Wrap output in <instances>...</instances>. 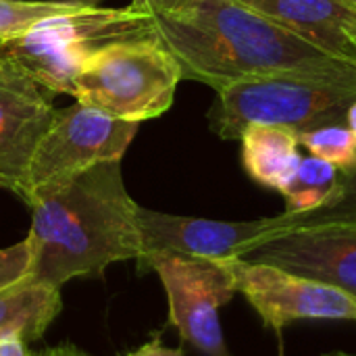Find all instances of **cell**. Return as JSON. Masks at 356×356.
Masks as SVG:
<instances>
[{
	"label": "cell",
	"mask_w": 356,
	"mask_h": 356,
	"mask_svg": "<svg viewBox=\"0 0 356 356\" xmlns=\"http://www.w3.org/2000/svg\"><path fill=\"white\" fill-rule=\"evenodd\" d=\"M29 275L52 288L138 261L140 204L127 194L121 161L98 163L38 194L29 204Z\"/></svg>",
	"instance_id": "6da1fadb"
},
{
	"label": "cell",
	"mask_w": 356,
	"mask_h": 356,
	"mask_svg": "<svg viewBox=\"0 0 356 356\" xmlns=\"http://www.w3.org/2000/svg\"><path fill=\"white\" fill-rule=\"evenodd\" d=\"M161 42L181 79L215 92L248 77L275 73L342 75L355 63L330 56L240 0H200L188 10L154 17Z\"/></svg>",
	"instance_id": "7a4b0ae2"
},
{
	"label": "cell",
	"mask_w": 356,
	"mask_h": 356,
	"mask_svg": "<svg viewBox=\"0 0 356 356\" xmlns=\"http://www.w3.org/2000/svg\"><path fill=\"white\" fill-rule=\"evenodd\" d=\"M159 38L154 17L129 6L96 2L42 19L0 42V54L19 65L44 90L69 94L77 69L108 46Z\"/></svg>",
	"instance_id": "3957f363"
},
{
	"label": "cell",
	"mask_w": 356,
	"mask_h": 356,
	"mask_svg": "<svg viewBox=\"0 0 356 356\" xmlns=\"http://www.w3.org/2000/svg\"><path fill=\"white\" fill-rule=\"evenodd\" d=\"M356 100V71L342 75L275 73L234 81L217 90L211 125L223 140H240L250 125H282L298 136L342 123Z\"/></svg>",
	"instance_id": "277c9868"
},
{
	"label": "cell",
	"mask_w": 356,
	"mask_h": 356,
	"mask_svg": "<svg viewBox=\"0 0 356 356\" xmlns=\"http://www.w3.org/2000/svg\"><path fill=\"white\" fill-rule=\"evenodd\" d=\"M179 81L177 60L161 38H150L115 44L88 58L69 94L111 117L140 123L171 108Z\"/></svg>",
	"instance_id": "5b68a950"
},
{
	"label": "cell",
	"mask_w": 356,
	"mask_h": 356,
	"mask_svg": "<svg viewBox=\"0 0 356 356\" xmlns=\"http://www.w3.org/2000/svg\"><path fill=\"white\" fill-rule=\"evenodd\" d=\"M138 125L81 102L56 111L31 154L19 196L29 204L38 194L98 163L121 161Z\"/></svg>",
	"instance_id": "8992f818"
},
{
	"label": "cell",
	"mask_w": 356,
	"mask_h": 356,
	"mask_svg": "<svg viewBox=\"0 0 356 356\" xmlns=\"http://www.w3.org/2000/svg\"><path fill=\"white\" fill-rule=\"evenodd\" d=\"M140 271H154L169 300V323L207 356H229L219 309L236 294V284L221 261L150 254L138 259Z\"/></svg>",
	"instance_id": "52a82bcc"
},
{
	"label": "cell",
	"mask_w": 356,
	"mask_h": 356,
	"mask_svg": "<svg viewBox=\"0 0 356 356\" xmlns=\"http://www.w3.org/2000/svg\"><path fill=\"white\" fill-rule=\"evenodd\" d=\"M263 323L275 332L294 321H356V296L330 284L246 259L221 261Z\"/></svg>",
	"instance_id": "ba28073f"
},
{
	"label": "cell",
	"mask_w": 356,
	"mask_h": 356,
	"mask_svg": "<svg viewBox=\"0 0 356 356\" xmlns=\"http://www.w3.org/2000/svg\"><path fill=\"white\" fill-rule=\"evenodd\" d=\"M298 223V215L284 213L280 217L254 221H215L198 217L167 215L150 209H138V227L142 254H173L186 259L225 261L240 259L265 238L290 229Z\"/></svg>",
	"instance_id": "9c48e42d"
},
{
	"label": "cell",
	"mask_w": 356,
	"mask_h": 356,
	"mask_svg": "<svg viewBox=\"0 0 356 356\" xmlns=\"http://www.w3.org/2000/svg\"><path fill=\"white\" fill-rule=\"evenodd\" d=\"M246 261L267 263L356 296V221H300L252 246Z\"/></svg>",
	"instance_id": "30bf717a"
},
{
	"label": "cell",
	"mask_w": 356,
	"mask_h": 356,
	"mask_svg": "<svg viewBox=\"0 0 356 356\" xmlns=\"http://www.w3.org/2000/svg\"><path fill=\"white\" fill-rule=\"evenodd\" d=\"M52 94L0 54V179L19 194L31 154L54 119Z\"/></svg>",
	"instance_id": "8fae6325"
},
{
	"label": "cell",
	"mask_w": 356,
	"mask_h": 356,
	"mask_svg": "<svg viewBox=\"0 0 356 356\" xmlns=\"http://www.w3.org/2000/svg\"><path fill=\"white\" fill-rule=\"evenodd\" d=\"M334 58L356 65L353 0H240Z\"/></svg>",
	"instance_id": "7c38bea8"
},
{
	"label": "cell",
	"mask_w": 356,
	"mask_h": 356,
	"mask_svg": "<svg viewBox=\"0 0 356 356\" xmlns=\"http://www.w3.org/2000/svg\"><path fill=\"white\" fill-rule=\"evenodd\" d=\"M240 146L246 175L280 194L292 181L302 161L298 134L282 125H250L242 131Z\"/></svg>",
	"instance_id": "4fadbf2b"
},
{
	"label": "cell",
	"mask_w": 356,
	"mask_h": 356,
	"mask_svg": "<svg viewBox=\"0 0 356 356\" xmlns=\"http://www.w3.org/2000/svg\"><path fill=\"white\" fill-rule=\"evenodd\" d=\"M60 309V288L42 284L27 273L0 290V340L21 338L23 342H38Z\"/></svg>",
	"instance_id": "5bb4252c"
},
{
	"label": "cell",
	"mask_w": 356,
	"mask_h": 356,
	"mask_svg": "<svg viewBox=\"0 0 356 356\" xmlns=\"http://www.w3.org/2000/svg\"><path fill=\"white\" fill-rule=\"evenodd\" d=\"M342 190V173L332 163L307 156L300 161L296 175L282 190L286 198V213L290 215H307L336 202Z\"/></svg>",
	"instance_id": "9a60e30c"
},
{
	"label": "cell",
	"mask_w": 356,
	"mask_h": 356,
	"mask_svg": "<svg viewBox=\"0 0 356 356\" xmlns=\"http://www.w3.org/2000/svg\"><path fill=\"white\" fill-rule=\"evenodd\" d=\"M302 148L346 173L356 163V134L346 123H330L298 136Z\"/></svg>",
	"instance_id": "2e32d148"
},
{
	"label": "cell",
	"mask_w": 356,
	"mask_h": 356,
	"mask_svg": "<svg viewBox=\"0 0 356 356\" xmlns=\"http://www.w3.org/2000/svg\"><path fill=\"white\" fill-rule=\"evenodd\" d=\"M88 4L92 0H0V42L42 19L73 13Z\"/></svg>",
	"instance_id": "e0dca14e"
},
{
	"label": "cell",
	"mask_w": 356,
	"mask_h": 356,
	"mask_svg": "<svg viewBox=\"0 0 356 356\" xmlns=\"http://www.w3.org/2000/svg\"><path fill=\"white\" fill-rule=\"evenodd\" d=\"M298 217L300 221H356V163L350 171L342 173V190L336 202Z\"/></svg>",
	"instance_id": "ac0fdd59"
},
{
	"label": "cell",
	"mask_w": 356,
	"mask_h": 356,
	"mask_svg": "<svg viewBox=\"0 0 356 356\" xmlns=\"http://www.w3.org/2000/svg\"><path fill=\"white\" fill-rule=\"evenodd\" d=\"M29 263L31 254L27 240L8 248H0V290L23 280L29 273Z\"/></svg>",
	"instance_id": "d6986e66"
},
{
	"label": "cell",
	"mask_w": 356,
	"mask_h": 356,
	"mask_svg": "<svg viewBox=\"0 0 356 356\" xmlns=\"http://www.w3.org/2000/svg\"><path fill=\"white\" fill-rule=\"evenodd\" d=\"M198 2L200 0H131V6L152 17H161V15H175L188 10Z\"/></svg>",
	"instance_id": "ffe728a7"
},
{
	"label": "cell",
	"mask_w": 356,
	"mask_h": 356,
	"mask_svg": "<svg viewBox=\"0 0 356 356\" xmlns=\"http://www.w3.org/2000/svg\"><path fill=\"white\" fill-rule=\"evenodd\" d=\"M123 356H184L181 348H167L161 344V340H150L138 350H131Z\"/></svg>",
	"instance_id": "44dd1931"
},
{
	"label": "cell",
	"mask_w": 356,
	"mask_h": 356,
	"mask_svg": "<svg viewBox=\"0 0 356 356\" xmlns=\"http://www.w3.org/2000/svg\"><path fill=\"white\" fill-rule=\"evenodd\" d=\"M0 356H33L27 350V342L21 338H4L0 340Z\"/></svg>",
	"instance_id": "7402d4cb"
},
{
	"label": "cell",
	"mask_w": 356,
	"mask_h": 356,
	"mask_svg": "<svg viewBox=\"0 0 356 356\" xmlns=\"http://www.w3.org/2000/svg\"><path fill=\"white\" fill-rule=\"evenodd\" d=\"M33 356H90L88 353L79 350L73 344H60V346H52V348H44L42 353Z\"/></svg>",
	"instance_id": "603a6c76"
},
{
	"label": "cell",
	"mask_w": 356,
	"mask_h": 356,
	"mask_svg": "<svg viewBox=\"0 0 356 356\" xmlns=\"http://www.w3.org/2000/svg\"><path fill=\"white\" fill-rule=\"evenodd\" d=\"M344 123L353 129L356 134V100L346 108V115H344Z\"/></svg>",
	"instance_id": "cb8c5ba5"
},
{
	"label": "cell",
	"mask_w": 356,
	"mask_h": 356,
	"mask_svg": "<svg viewBox=\"0 0 356 356\" xmlns=\"http://www.w3.org/2000/svg\"><path fill=\"white\" fill-rule=\"evenodd\" d=\"M330 356H356V355H330Z\"/></svg>",
	"instance_id": "d4e9b609"
},
{
	"label": "cell",
	"mask_w": 356,
	"mask_h": 356,
	"mask_svg": "<svg viewBox=\"0 0 356 356\" xmlns=\"http://www.w3.org/2000/svg\"><path fill=\"white\" fill-rule=\"evenodd\" d=\"M0 188H4V181L2 179H0Z\"/></svg>",
	"instance_id": "484cf974"
},
{
	"label": "cell",
	"mask_w": 356,
	"mask_h": 356,
	"mask_svg": "<svg viewBox=\"0 0 356 356\" xmlns=\"http://www.w3.org/2000/svg\"><path fill=\"white\" fill-rule=\"evenodd\" d=\"M353 2H356V0H353Z\"/></svg>",
	"instance_id": "4316f807"
}]
</instances>
